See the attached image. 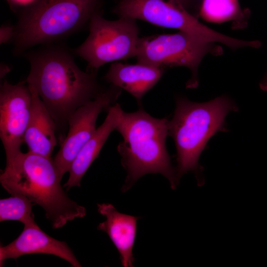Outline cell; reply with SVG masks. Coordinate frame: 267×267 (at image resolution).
Listing matches in <instances>:
<instances>
[{
    "instance_id": "1",
    "label": "cell",
    "mask_w": 267,
    "mask_h": 267,
    "mask_svg": "<svg viewBox=\"0 0 267 267\" xmlns=\"http://www.w3.org/2000/svg\"><path fill=\"white\" fill-rule=\"evenodd\" d=\"M24 55L30 65L26 82L38 92L57 131L66 130L70 116L105 89L97 80V72L81 70L63 47L47 44Z\"/></svg>"
},
{
    "instance_id": "2",
    "label": "cell",
    "mask_w": 267,
    "mask_h": 267,
    "mask_svg": "<svg viewBox=\"0 0 267 267\" xmlns=\"http://www.w3.org/2000/svg\"><path fill=\"white\" fill-rule=\"evenodd\" d=\"M61 180L51 157L29 151L6 160L0 175L1 186L11 195L24 196L41 206L54 229L86 215V208L68 196Z\"/></svg>"
},
{
    "instance_id": "3",
    "label": "cell",
    "mask_w": 267,
    "mask_h": 267,
    "mask_svg": "<svg viewBox=\"0 0 267 267\" xmlns=\"http://www.w3.org/2000/svg\"><path fill=\"white\" fill-rule=\"evenodd\" d=\"M168 121L151 116L141 107L134 112L123 111L115 129L123 137L117 150L127 172L122 192L148 174H161L176 188L178 180L166 144Z\"/></svg>"
},
{
    "instance_id": "4",
    "label": "cell",
    "mask_w": 267,
    "mask_h": 267,
    "mask_svg": "<svg viewBox=\"0 0 267 267\" xmlns=\"http://www.w3.org/2000/svg\"><path fill=\"white\" fill-rule=\"evenodd\" d=\"M105 0H34L20 11L12 42L15 55L89 27Z\"/></svg>"
},
{
    "instance_id": "5",
    "label": "cell",
    "mask_w": 267,
    "mask_h": 267,
    "mask_svg": "<svg viewBox=\"0 0 267 267\" xmlns=\"http://www.w3.org/2000/svg\"><path fill=\"white\" fill-rule=\"evenodd\" d=\"M237 110L225 95L205 102H193L182 96L176 97V108L168 121V135L176 147L178 181L188 172L198 175L201 169L199 159L207 142L218 132L225 131L226 116Z\"/></svg>"
},
{
    "instance_id": "6",
    "label": "cell",
    "mask_w": 267,
    "mask_h": 267,
    "mask_svg": "<svg viewBox=\"0 0 267 267\" xmlns=\"http://www.w3.org/2000/svg\"><path fill=\"white\" fill-rule=\"evenodd\" d=\"M113 12L119 18L138 19L157 26L178 30L233 49L249 45L248 41L227 36L204 25L189 13L178 0H119Z\"/></svg>"
},
{
    "instance_id": "7",
    "label": "cell",
    "mask_w": 267,
    "mask_h": 267,
    "mask_svg": "<svg viewBox=\"0 0 267 267\" xmlns=\"http://www.w3.org/2000/svg\"><path fill=\"white\" fill-rule=\"evenodd\" d=\"M219 55L222 47L214 43L206 42L187 33L157 35L139 38L136 55L137 63L165 69L185 67L191 72L186 88L198 86V70L207 54Z\"/></svg>"
},
{
    "instance_id": "8",
    "label": "cell",
    "mask_w": 267,
    "mask_h": 267,
    "mask_svg": "<svg viewBox=\"0 0 267 267\" xmlns=\"http://www.w3.org/2000/svg\"><path fill=\"white\" fill-rule=\"evenodd\" d=\"M85 42L73 51L88 63V71L97 72L103 65L135 57L139 37L136 20L121 17L116 20L94 16Z\"/></svg>"
},
{
    "instance_id": "9",
    "label": "cell",
    "mask_w": 267,
    "mask_h": 267,
    "mask_svg": "<svg viewBox=\"0 0 267 267\" xmlns=\"http://www.w3.org/2000/svg\"><path fill=\"white\" fill-rule=\"evenodd\" d=\"M122 89L110 84L94 99L78 108L69 118L68 132L53 162L60 178L69 172L84 145L96 131V122L100 113L115 104Z\"/></svg>"
},
{
    "instance_id": "10",
    "label": "cell",
    "mask_w": 267,
    "mask_h": 267,
    "mask_svg": "<svg viewBox=\"0 0 267 267\" xmlns=\"http://www.w3.org/2000/svg\"><path fill=\"white\" fill-rule=\"evenodd\" d=\"M31 108L32 94L26 81L16 85L3 81L0 89V137L6 161L21 151Z\"/></svg>"
},
{
    "instance_id": "11",
    "label": "cell",
    "mask_w": 267,
    "mask_h": 267,
    "mask_svg": "<svg viewBox=\"0 0 267 267\" xmlns=\"http://www.w3.org/2000/svg\"><path fill=\"white\" fill-rule=\"evenodd\" d=\"M35 254L54 255L65 260L72 267H82L66 242L47 234L35 222L24 225L23 231L15 240L6 246H0V266L5 260Z\"/></svg>"
},
{
    "instance_id": "12",
    "label": "cell",
    "mask_w": 267,
    "mask_h": 267,
    "mask_svg": "<svg viewBox=\"0 0 267 267\" xmlns=\"http://www.w3.org/2000/svg\"><path fill=\"white\" fill-rule=\"evenodd\" d=\"M97 211L106 219L97 229L108 234L119 253L122 266L133 267V249L139 218L120 213L110 203L97 204Z\"/></svg>"
},
{
    "instance_id": "13",
    "label": "cell",
    "mask_w": 267,
    "mask_h": 267,
    "mask_svg": "<svg viewBox=\"0 0 267 267\" xmlns=\"http://www.w3.org/2000/svg\"><path fill=\"white\" fill-rule=\"evenodd\" d=\"M28 85L32 94V108L24 142L29 151L51 157L57 142L56 125L35 88Z\"/></svg>"
},
{
    "instance_id": "14",
    "label": "cell",
    "mask_w": 267,
    "mask_h": 267,
    "mask_svg": "<svg viewBox=\"0 0 267 267\" xmlns=\"http://www.w3.org/2000/svg\"><path fill=\"white\" fill-rule=\"evenodd\" d=\"M164 72V69L141 63L115 62L110 65L104 79L128 92L141 104L143 96L159 82Z\"/></svg>"
},
{
    "instance_id": "15",
    "label": "cell",
    "mask_w": 267,
    "mask_h": 267,
    "mask_svg": "<svg viewBox=\"0 0 267 267\" xmlns=\"http://www.w3.org/2000/svg\"><path fill=\"white\" fill-rule=\"evenodd\" d=\"M123 111L117 103L109 108L103 123L82 147L73 161L69 171V178L63 185L66 190L80 187L83 176L98 157L111 132L115 130Z\"/></svg>"
},
{
    "instance_id": "16",
    "label": "cell",
    "mask_w": 267,
    "mask_h": 267,
    "mask_svg": "<svg viewBox=\"0 0 267 267\" xmlns=\"http://www.w3.org/2000/svg\"><path fill=\"white\" fill-rule=\"evenodd\" d=\"M199 15L205 21L222 23L245 18L238 0H202Z\"/></svg>"
},
{
    "instance_id": "17",
    "label": "cell",
    "mask_w": 267,
    "mask_h": 267,
    "mask_svg": "<svg viewBox=\"0 0 267 267\" xmlns=\"http://www.w3.org/2000/svg\"><path fill=\"white\" fill-rule=\"evenodd\" d=\"M32 202L26 197L15 194L0 200V222L17 221L24 225L35 221Z\"/></svg>"
},
{
    "instance_id": "18",
    "label": "cell",
    "mask_w": 267,
    "mask_h": 267,
    "mask_svg": "<svg viewBox=\"0 0 267 267\" xmlns=\"http://www.w3.org/2000/svg\"><path fill=\"white\" fill-rule=\"evenodd\" d=\"M15 32L14 26L2 25L0 28V43L3 44L13 40Z\"/></svg>"
},
{
    "instance_id": "19",
    "label": "cell",
    "mask_w": 267,
    "mask_h": 267,
    "mask_svg": "<svg viewBox=\"0 0 267 267\" xmlns=\"http://www.w3.org/2000/svg\"><path fill=\"white\" fill-rule=\"evenodd\" d=\"M34 0H7L8 2L9 3V4L14 7H21L25 6L28 5Z\"/></svg>"
},
{
    "instance_id": "20",
    "label": "cell",
    "mask_w": 267,
    "mask_h": 267,
    "mask_svg": "<svg viewBox=\"0 0 267 267\" xmlns=\"http://www.w3.org/2000/svg\"><path fill=\"white\" fill-rule=\"evenodd\" d=\"M10 68L8 65L0 64V78H3L10 71Z\"/></svg>"
},
{
    "instance_id": "21",
    "label": "cell",
    "mask_w": 267,
    "mask_h": 267,
    "mask_svg": "<svg viewBox=\"0 0 267 267\" xmlns=\"http://www.w3.org/2000/svg\"><path fill=\"white\" fill-rule=\"evenodd\" d=\"M260 87L262 89L267 90V72L265 78L260 84Z\"/></svg>"
},
{
    "instance_id": "22",
    "label": "cell",
    "mask_w": 267,
    "mask_h": 267,
    "mask_svg": "<svg viewBox=\"0 0 267 267\" xmlns=\"http://www.w3.org/2000/svg\"><path fill=\"white\" fill-rule=\"evenodd\" d=\"M185 7L191 0H178Z\"/></svg>"
}]
</instances>
